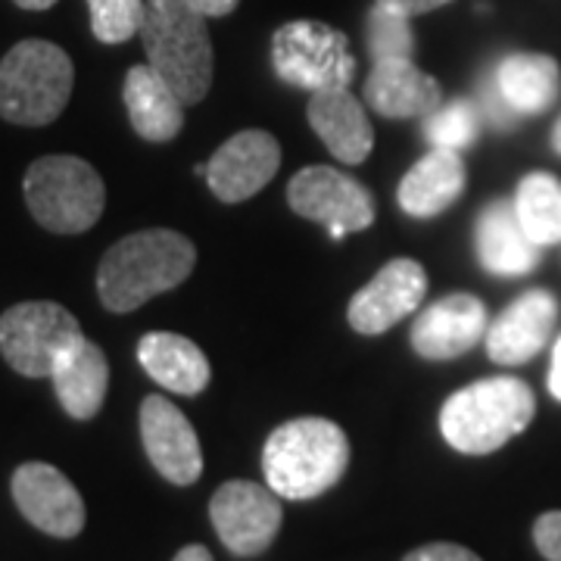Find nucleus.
Masks as SVG:
<instances>
[{"instance_id":"obj_1","label":"nucleus","mask_w":561,"mask_h":561,"mask_svg":"<svg viewBox=\"0 0 561 561\" xmlns=\"http://www.w3.org/2000/svg\"><path fill=\"white\" fill-rule=\"evenodd\" d=\"M197 250L179 231L150 228L128 234L103 253L98 294L110 312H135L147 300L187 280Z\"/></svg>"},{"instance_id":"obj_2","label":"nucleus","mask_w":561,"mask_h":561,"mask_svg":"<svg viewBox=\"0 0 561 561\" xmlns=\"http://www.w3.org/2000/svg\"><path fill=\"white\" fill-rule=\"evenodd\" d=\"M350 465V440L328 419H294L272 431L262 449L265 483L284 500H316L337 486Z\"/></svg>"},{"instance_id":"obj_3","label":"nucleus","mask_w":561,"mask_h":561,"mask_svg":"<svg viewBox=\"0 0 561 561\" xmlns=\"http://www.w3.org/2000/svg\"><path fill=\"white\" fill-rule=\"evenodd\" d=\"M537 415L534 390L522 378H483L443 402V440L465 456L496 453Z\"/></svg>"},{"instance_id":"obj_4","label":"nucleus","mask_w":561,"mask_h":561,"mask_svg":"<svg viewBox=\"0 0 561 561\" xmlns=\"http://www.w3.org/2000/svg\"><path fill=\"white\" fill-rule=\"evenodd\" d=\"M147 62L172 84L184 106H194L213 84V41L206 16L187 0H147L140 25Z\"/></svg>"},{"instance_id":"obj_5","label":"nucleus","mask_w":561,"mask_h":561,"mask_svg":"<svg viewBox=\"0 0 561 561\" xmlns=\"http://www.w3.org/2000/svg\"><path fill=\"white\" fill-rule=\"evenodd\" d=\"M76 69L50 41H20L0 60V116L13 125H50L72 94Z\"/></svg>"},{"instance_id":"obj_6","label":"nucleus","mask_w":561,"mask_h":561,"mask_svg":"<svg viewBox=\"0 0 561 561\" xmlns=\"http://www.w3.org/2000/svg\"><path fill=\"white\" fill-rule=\"evenodd\" d=\"M22 191L35 221L57 234H81L94 228L106 203V187L98 169L66 153L32 162Z\"/></svg>"},{"instance_id":"obj_7","label":"nucleus","mask_w":561,"mask_h":561,"mask_svg":"<svg viewBox=\"0 0 561 561\" xmlns=\"http://www.w3.org/2000/svg\"><path fill=\"white\" fill-rule=\"evenodd\" d=\"M81 341L79 319L60 302H16L0 316V356L25 378H54Z\"/></svg>"},{"instance_id":"obj_8","label":"nucleus","mask_w":561,"mask_h":561,"mask_svg":"<svg viewBox=\"0 0 561 561\" xmlns=\"http://www.w3.org/2000/svg\"><path fill=\"white\" fill-rule=\"evenodd\" d=\"M272 66L280 81L306 91L350 88L356 60L341 28L324 22L297 20L272 35Z\"/></svg>"},{"instance_id":"obj_9","label":"nucleus","mask_w":561,"mask_h":561,"mask_svg":"<svg viewBox=\"0 0 561 561\" xmlns=\"http://www.w3.org/2000/svg\"><path fill=\"white\" fill-rule=\"evenodd\" d=\"M561 94L559 62L546 54H512L496 62L481 91V113L496 128H512L522 116H540Z\"/></svg>"},{"instance_id":"obj_10","label":"nucleus","mask_w":561,"mask_h":561,"mask_svg":"<svg viewBox=\"0 0 561 561\" xmlns=\"http://www.w3.org/2000/svg\"><path fill=\"white\" fill-rule=\"evenodd\" d=\"M290 209L328 228L331 241H343L350 231H365L375 221V201L368 187L328 165H309L287 184Z\"/></svg>"},{"instance_id":"obj_11","label":"nucleus","mask_w":561,"mask_h":561,"mask_svg":"<svg viewBox=\"0 0 561 561\" xmlns=\"http://www.w3.org/2000/svg\"><path fill=\"white\" fill-rule=\"evenodd\" d=\"M209 522L228 552L253 559L278 537L284 512L272 486L253 481H228L209 500Z\"/></svg>"},{"instance_id":"obj_12","label":"nucleus","mask_w":561,"mask_h":561,"mask_svg":"<svg viewBox=\"0 0 561 561\" xmlns=\"http://www.w3.org/2000/svg\"><path fill=\"white\" fill-rule=\"evenodd\" d=\"M13 502L38 530L72 540L84 530V500L76 483L47 461H25L13 471Z\"/></svg>"},{"instance_id":"obj_13","label":"nucleus","mask_w":561,"mask_h":561,"mask_svg":"<svg viewBox=\"0 0 561 561\" xmlns=\"http://www.w3.org/2000/svg\"><path fill=\"white\" fill-rule=\"evenodd\" d=\"M140 440L147 459L175 486H191L203 474V449L194 424L165 397L140 402Z\"/></svg>"},{"instance_id":"obj_14","label":"nucleus","mask_w":561,"mask_h":561,"mask_svg":"<svg viewBox=\"0 0 561 561\" xmlns=\"http://www.w3.org/2000/svg\"><path fill=\"white\" fill-rule=\"evenodd\" d=\"M427 294V272L415 260H393L350 300L346 319L359 334H387L397 321L412 316Z\"/></svg>"},{"instance_id":"obj_15","label":"nucleus","mask_w":561,"mask_h":561,"mask_svg":"<svg viewBox=\"0 0 561 561\" xmlns=\"http://www.w3.org/2000/svg\"><path fill=\"white\" fill-rule=\"evenodd\" d=\"M278 140L262 128H247L213 153L206 162V181L221 203H243L278 175Z\"/></svg>"},{"instance_id":"obj_16","label":"nucleus","mask_w":561,"mask_h":561,"mask_svg":"<svg viewBox=\"0 0 561 561\" xmlns=\"http://www.w3.org/2000/svg\"><path fill=\"white\" fill-rule=\"evenodd\" d=\"M486 337V306L471 294H449L412 324V346L424 359H459Z\"/></svg>"},{"instance_id":"obj_17","label":"nucleus","mask_w":561,"mask_h":561,"mask_svg":"<svg viewBox=\"0 0 561 561\" xmlns=\"http://www.w3.org/2000/svg\"><path fill=\"white\" fill-rule=\"evenodd\" d=\"M559 321V300L549 290H527L486 328V353L500 365H524L549 343Z\"/></svg>"},{"instance_id":"obj_18","label":"nucleus","mask_w":561,"mask_h":561,"mask_svg":"<svg viewBox=\"0 0 561 561\" xmlns=\"http://www.w3.org/2000/svg\"><path fill=\"white\" fill-rule=\"evenodd\" d=\"M306 116L312 131L337 160L346 165H359L368 160L375 147V128L365 116V106L350 94V88L316 91L309 98Z\"/></svg>"},{"instance_id":"obj_19","label":"nucleus","mask_w":561,"mask_h":561,"mask_svg":"<svg viewBox=\"0 0 561 561\" xmlns=\"http://www.w3.org/2000/svg\"><path fill=\"white\" fill-rule=\"evenodd\" d=\"M365 101L387 119H415L440 106L443 91L412 60H378L365 81Z\"/></svg>"},{"instance_id":"obj_20","label":"nucleus","mask_w":561,"mask_h":561,"mask_svg":"<svg viewBox=\"0 0 561 561\" xmlns=\"http://www.w3.org/2000/svg\"><path fill=\"white\" fill-rule=\"evenodd\" d=\"M478 256L490 275L518 278L540 265V247L527 238L515 203H490L478 219Z\"/></svg>"},{"instance_id":"obj_21","label":"nucleus","mask_w":561,"mask_h":561,"mask_svg":"<svg viewBox=\"0 0 561 561\" xmlns=\"http://www.w3.org/2000/svg\"><path fill=\"white\" fill-rule=\"evenodd\" d=\"M122 98L135 131L150 144H165L184 128V103L150 62L128 69Z\"/></svg>"},{"instance_id":"obj_22","label":"nucleus","mask_w":561,"mask_h":561,"mask_svg":"<svg viewBox=\"0 0 561 561\" xmlns=\"http://www.w3.org/2000/svg\"><path fill=\"white\" fill-rule=\"evenodd\" d=\"M465 191V162L459 150H443L434 147L427 157H421L400 181L397 201L402 213L415 219H431L446 213L459 201Z\"/></svg>"},{"instance_id":"obj_23","label":"nucleus","mask_w":561,"mask_h":561,"mask_svg":"<svg viewBox=\"0 0 561 561\" xmlns=\"http://www.w3.org/2000/svg\"><path fill=\"white\" fill-rule=\"evenodd\" d=\"M140 368L153 381L179 393V397H197L209 387V359L194 341L169 334V331H153L138 343Z\"/></svg>"},{"instance_id":"obj_24","label":"nucleus","mask_w":561,"mask_h":561,"mask_svg":"<svg viewBox=\"0 0 561 561\" xmlns=\"http://www.w3.org/2000/svg\"><path fill=\"white\" fill-rule=\"evenodd\" d=\"M50 381H54L57 400H60L69 419H94L101 412L103 400H106V387H110V365H106L103 350L84 337L79 350L54 371Z\"/></svg>"},{"instance_id":"obj_25","label":"nucleus","mask_w":561,"mask_h":561,"mask_svg":"<svg viewBox=\"0 0 561 561\" xmlns=\"http://www.w3.org/2000/svg\"><path fill=\"white\" fill-rule=\"evenodd\" d=\"M515 213L527 238L537 247L561 241V181L549 172H534L518 184Z\"/></svg>"},{"instance_id":"obj_26","label":"nucleus","mask_w":561,"mask_h":561,"mask_svg":"<svg viewBox=\"0 0 561 561\" xmlns=\"http://www.w3.org/2000/svg\"><path fill=\"white\" fill-rule=\"evenodd\" d=\"M481 135V106L471 101H453L424 116V138L431 147L465 150Z\"/></svg>"},{"instance_id":"obj_27","label":"nucleus","mask_w":561,"mask_h":561,"mask_svg":"<svg viewBox=\"0 0 561 561\" xmlns=\"http://www.w3.org/2000/svg\"><path fill=\"white\" fill-rule=\"evenodd\" d=\"M365 44L371 60H412L415 50V35L409 16H402L397 10L375 3L368 20H365Z\"/></svg>"},{"instance_id":"obj_28","label":"nucleus","mask_w":561,"mask_h":561,"mask_svg":"<svg viewBox=\"0 0 561 561\" xmlns=\"http://www.w3.org/2000/svg\"><path fill=\"white\" fill-rule=\"evenodd\" d=\"M88 10L94 38L103 44H122L140 35L147 0H88Z\"/></svg>"},{"instance_id":"obj_29","label":"nucleus","mask_w":561,"mask_h":561,"mask_svg":"<svg viewBox=\"0 0 561 561\" xmlns=\"http://www.w3.org/2000/svg\"><path fill=\"white\" fill-rule=\"evenodd\" d=\"M534 542L542 559L561 561V512H546L534 524Z\"/></svg>"},{"instance_id":"obj_30","label":"nucleus","mask_w":561,"mask_h":561,"mask_svg":"<svg viewBox=\"0 0 561 561\" xmlns=\"http://www.w3.org/2000/svg\"><path fill=\"white\" fill-rule=\"evenodd\" d=\"M402 561H481V556H474L471 549L456 546V542H431L409 552Z\"/></svg>"},{"instance_id":"obj_31","label":"nucleus","mask_w":561,"mask_h":561,"mask_svg":"<svg viewBox=\"0 0 561 561\" xmlns=\"http://www.w3.org/2000/svg\"><path fill=\"white\" fill-rule=\"evenodd\" d=\"M375 3H383V7H390V10H397L402 16H421V13H431V10H437L443 3H449V0H375Z\"/></svg>"},{"instance_id":"obj_32","label":"nucleus","mask_w":561,"mask_h":561,"mask_svg":"<svg viewBox=\"0 0 561 561\" xmlns=\"http://www.w3.org/2000/svg\"><path fill=\"white\" fill-rule=\"evenodd\" d=\"M187 3L209 20V16H228V13H234L241 0H187Z\"/></svg>"},{"instance_id":"obj_33","label":"nucleus","mask_w":561,"mask_h":561,"mask_svg":"<svg viewBox=\"0 0 561 561\" xmlns=\"http://www.w3.org/2000/svg\"><path fill=\"white\" fill-rule=\"evenodd\" d=\"M549 393L561 402V337L552 346V365H549Z\"/></svg>"},{"instance_id":"obj_34","label":"nucleus","mask_w":561,"mask_h":561,"mask_svg":"<svg viewBox=\"0 0 561 561\" xmlns=\"http://www.w3.org/2000/svg\"><path fill=\"white\" fill-rule=\"evenodd\" d=\"M172 561H213V552L206 546H184Z\"/></svg>"},{"instance_id":"obj_35","label":"nucleus","mask_w":561,"mask_h":561,"mask_svg":"<svg viewBox=\"0 0 561 561\" xmlns=\"http://www.w3.org/2000/svg\"><path fill=\"white\" fill-rule=\"evenodd\" d=\"M16 7H22V10H50L57 0H13Z\"/></svg>"},{"instance_id":"obj_36","label":"nucleus","mask_w":561,"mask_h":561,"mask_svg":"<svg viewBox=\"0 0 561 561\" xmlns=\"http://www.w3.org/2000/svg\"><path fill=\"white\" fill-rule=\"evenodd\" d=\"M552 147H556V153H561V119L556 122V131H552Z\"/></svg>"}]
</instances>
